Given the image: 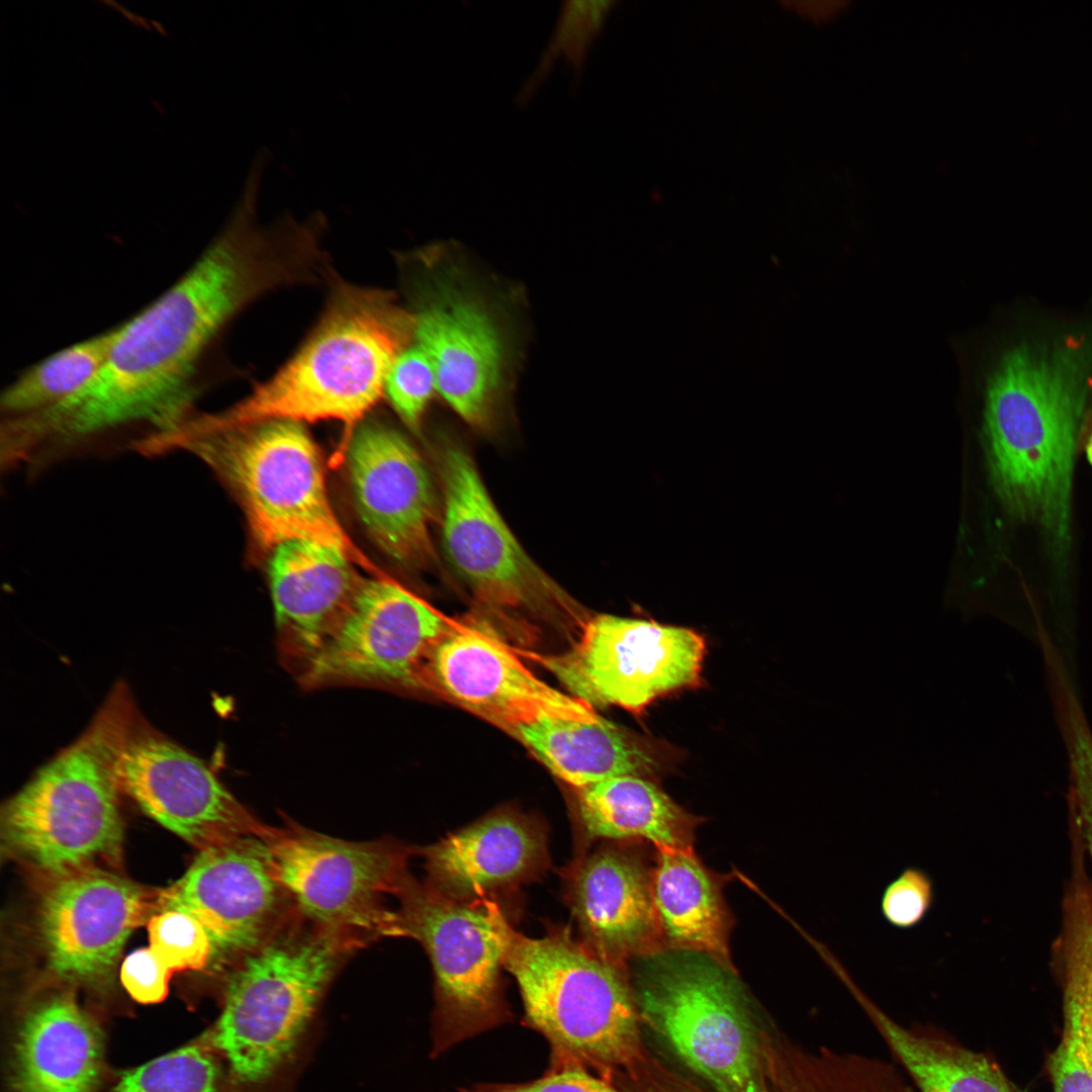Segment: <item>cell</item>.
<instances>
[{"label": "cell", "instance_id": "cell-29", "mask_svg": "<svg viewBox=\"0 0 1092 1092\" xmlns=\"http://www.w3.org/2000/svg\"><path fill=\"white\" fill-rule=\"evenodd\" d=\"M1051 965L1063 999L1078 1008L1084 1045L1092 1063V879L1088 877L1076 876L1066 883Z\"/></svg>", "mask_w": 1092, "mask_h": 1092}, {"label": "cell", "instance_id": "cell-2", "mask_svg": "<svg viewBox=\"0 0 1092 1092\" xmlns=\"http://www.w3.org/2000/svg\"><path fill=\"white\" fill-rule=\"evenodd\" d=\"M1089 388L1076 347H1019L992 374L984 412L989 479L1004 510L1038 526L1058 553L1070 543L1076 444Z\"/></svg>", "mask_w": 1092, "mask_h": 1092}, {"label": "cell", "instance_id": "cell-8", "mask_svg": "<svg viewBox=\"0 0 1092 1092\" xmlns=\"http://www.w3.org/2000/svg\"><path fill=\"white\" fill-rule=\"evenodd\" d=\"M358 945L285 925L236 965L213 1039L236 1078L268 1079L289 1057L345 957Z\"/></svg>", "mask_w": 1092, "mask_h": 1092}, {"label": "cell", "instance_id": "cell-28", "mask_svg": "<svg viewBox=\"0 0 1092 1092\" xmlns=\"http://www.w3.org/2000/svg\"><path fill=\"white\" fill-rule=\"evenodd\" d=\"M115 329L67 347L19 375L2 393L6 419L53 408L83 391L100 372Z\"/></svg>", "mask_w": 1092, "mask_h": 1092}, {"label": "cell", "instance_id": "cell-14", "mask_svg": "<svg viewBox=\"0 0 1092 1092\" xmlns=\"http://www.w3.org/2000/svg\"><path fill=\"white\" fill-rule=\"evenodd\" d=\"M450 626L392 578H364L335 631L296 679L307 690H424L426 664Z\"/></svg>", "mask_w": 1092, "mask_h": 1092}, {"label": "cell", "instance_id": "cell-39", "mask_svg": "<svg viewBox=\"0 0 1092 1092\" xmlns=\"http://www.w3.org/2000/svg\"><path fill=\"white\" fill-rule=\"evenodd\" d=\"M173 972L148 946L128 954L120 967V980L129 995L140 1003L162 1001L168 993Z\"/></svg>", "mask_w": 1092, "mask_h": 1092}, {"label": "cell", "instance_id": "cell-20", "mask_svg": "<svg viewBox=\"0 0 1092 1092\" xmlns=\"http://www.w3.org/2000/svg\"><path fill=\"white\" fill-rule=\"evenodd\" d=\"M344 553L294 540L271 551L269 584L281 663L296 678L335 631L363 579Z\"/></svg>", "mask_w": 1092, "mask_h": 1092}, {"label": "cell", "instance_id": "cell-35", "mask_svg": "<svg viewBox=\"0 0 1092 1092\" xmlns=\"http://www.w3.org/2000/svg\"><path fill=\"white\" fill-rule=\"evenodd\" d=\"M435 391L436 378L429 358L419 346L411 345L392 364L384 393L403 422L418 431Z\"/></svg>", "mask_w": 1092, "mask_h": 1092}, {"label": "cell", "instance_id": "cell-9", "mask_svg": "<svg viewBox=\"0 0 1092 1092\" xmlns=\"http://www.w3.org/2000/svg\"><path fill=\"white\" fill-rule=\"evenodd\" d=\"M399 936L419 940L435 974V1057L511 1019L505 1000V928L490 899L462 901L414 878L398 898Z\"/></svg>", "mask_w": 1092, "mask_h": 1092}, {"label": "cell", "instance_id": "cell-27", "mask_svg": "<svg viewBox=\"0 0 1092 1092\" xmlns=\"http://www.w3.org/2000/svg\"><path fill=\"white\" fill-rule=\"evenodd\" d=\"M577 792L578 817L589 838H642L657 849H692L698 818L654 780L618 776Z\"/></svg>", "mask_w": 1092, "mask_h": 1092}, {"label": "cell", "instance_id": "cell-33", "mask_svg": "<svg viewBox=\"0 0 1092 1092\" xmlns=\"http://www.w3.org/2000/svg\"><path fill=\"white\" fill-rule=\"evenodd\" d=\"M818 1092H914L890 1064L824 1050L809 1072Z\"/></svg>", "mask_w": 1092, "mask_h": 1092}, {"label": "cell", "instance_id": "cell-26", "mask_svg": "<svg viewBox=\"0 0 1092 1092\" xmlns=\"http://www.w3.org/2000/svg\"><path fill=\"white\" fill-rule=\"evenodd\" d=\"M652 890L663 943L731 966L730 914L720 885L693 849H658Z\"/></svg>", "mask_w": 1092, "mask_h": 1092}, {"label": "cell", "instance_id": "cell-23", "mask_svg": "<svg viewBox=\"0 0 1092 1092\" xmlns=\"http://www.w3.org/2000/svg\"><path fill=\"white\" fill-rule=\"evenodd\" d=\"M571 900L584 944L602 957L622 964L662 949L652 874L631 854L606 848L589 855L574 877Z\"/></svg>", "mask_w": 1092, "mask_h": 1092}, {"label": "cell", "instance_id": "cell-24", "mask_svg": "<svg viewBox=\"0 0 1092 1092\" xmlns=\"http://www.w3.org/2000/svg\"><path fill=\"white\" fill-rule=\"evenodd\" d=\"M550 771L581 789L605 779L655 778L669 768L672 748L598 715L594 719L543 716L513 732Z\"/></svg>", "mask_w": 1092, "mask_h": 1092}, {"label": "cell", "instance_id": "cell-38", "mask_svg": "<svg viewBox=\"0 0 1092 1092\" xmlns=\"http://www.w3.org/2000/svg\"><path fill=\"white\" fill-rule=\"evenodd\" d=\"M461 1092H624L611 1082L581 1068L546 1070L545 1074L525 1083L475 1084Z\"/></svg>", "mask_w": 1092, "mask_h": 1092}, {"label": "cell", "instance_id": "cell-21", "mask_svg": "<svg viewBox=\"0 0 1092 1092\" xmlns=\"http://www.w3.org/2000/svg\"><path fill=\"white\" fill-rule=\"evenodd\" d=\"M8 1092H99L102 1033L65 987L23 1012L13 1039Z\"/></svg>", "mask_w": 1092, "mask_h": 1092}, {"label": "cell", "instance_id": "cell-6", "mask_svg": "<svg viewBox=\"0 0 1092 1092\" xmlns=\"http://www.w3.org/2000/svg\"><path fill=\"white\" fill-rule=\"evenodd\" d=\"M195 454L232 490L260 547L313 541L344 553L376 578H388L356 546L329 498L316 444L301 423L271 421L231 430H207L189 418L148 437L140 452Z\"/></svg>", "mask_w": 1092, "mask_h": 1092}, {"label": "cell", "instance_id": "cell-13", "mask_svg": "<svg viewBox=\"0 0 1092 1092\" xmlns=\"http://www.w3.org/2000/svg\"><path fill=\"white\" fill-rule=\"evenodd\" d=\"M705 640L657 622L597 615L564 653L541 657L570 692L594 706L640 714L655 699L701 682Z\"/></svg>", "mask_w": 1092, "mask_h": 1092}, {"label": "cell", "instance_id": "cell-30", "mask_svg": "<svg viewBox=\"0 0 1092 1092\" xmlns=\"http://www.w3.org/2000/svg\"><path fill=\"white\" fill-rule=\"evenodd\" d=\"M219 1067L191 1044L124 1072L109 1092H217Z\"/></svg>", "mask_w": 1092, "mask_h": 1092}, {"label": "cell", "instance_id": "cell-40", "mask_svg": "<svg viewBox=\"0 0 1092 1092\" xmlns=\"http://www.w3.org/2000/svg\"><path fill=\"white\" fill-rule=\"evenodd\" d=\"M790 1092H818V1091H817V1089H816L810 1075L808 1074V1077H806L805 1079L796 1081L793 1088L790 1089Z\"/></svg>", "mask_w": 1092, "mask_h": 1092}, {"label": "cell", "instance_id": "cell-41", "mask_svg": "<svg viewBox=\"0 0 1092 1092\" xmlns=\"http://www.w3.org/2000/svg\"><path fill=\"white\" fill-rule=\"evenodd\" d=\"M1086 455H1087V458H1088V461H1089V463H1090V464H1091V466H1092V431H1091V433H1090V435H1089V437H1088V439H1087V443H1086Z\"/></svg>", "mask_w": 1092, "mask_h": 1092}, {"label": "cell", "instance_id": "cell-11", "mask_svg": "<svg viewBox=\"0 0 1092 1092\" xmlns=\"http://www.w3.org/2000/svg\"><path fill=\"white\" fill-rule=\"evenodd\" d=\"M420 284L415 340L429 358L441 397L465 422H493L512 380L514 343L503 310L461 263L440 249Z\"/></svg>", "mask_w": 1092, "mask_h": 1092}, {"label": "cell", "instance_id": "cell-15", "mask_svg": "<svg viewBox=\"0 0 1092 1092\" xmlns=\"http://www.w3.org/2000/svg\"><path fill=\"white\" fill-rule=\"evenodd\" d=\"M443 543L461 577L484 602L534 613L574 611V603L526 553L490 498L470 456H440Z\"/></svg>", "mask_w": 1092, "mask_h": 1092}, {"label": "cell", "instance_id": "cell-16", "mask_svg": "<svg viewBox=\"0 0 1092 1092\" xmlns=\"http://www.w3.org/2000/svg\"><path fill=\"white\" fill-rule=\"evenodd\" d=\"M119 783L149 817L200 850L243 836L271 837L196 755L159 731L136 710L121 754Z\"/></svg>", "mask_w": 1092, "mask_h": 1092}, {"label": "cell", "instance_id": "cell-5", "mask_svg": "<svg viewBox=\"0 0 1092 1092\" xmlns=\"http://www.w3.org/2000/svg\"><path fill=\"white\" fill-rule=\"evenodd\" d=\"M504 968L515 978L524 1024L550 1048L548 1070L585 1069L615 1083L643 1062L640 1015L622 964L557 928L540 938L505 928Z\"/></svg>", "mask_w": 1092, "mask_h": 1092}, {"label": "cell", "instance_id": "cell-18", "mask_svg": "<svg viewBox=\"0 0 1092 1092\" xmlns=\"http://www.w3.org/2000/svg\"><path fill=\"white\" fill-rule=\"evenodd\" d=\"M500 639L481 622L451 624L426 664L424 690L511 732L543 716L588 720L599 715L537 677Z\"/></svg>", "mask_w": 1092, "mask_h": 1092}, {"label": "cell", "instance_id": "cell-12", "mask_svg": "<svg viewBox=\"0 0 1092 1092\" xmlns=\"http://www.w3.org/2000/svg\"><path fill=\"white\" fill-rule=\"evenodd\" d=\"M159 895L103 868L38 882L30 932L44 974L66 988L108 983L131 932L159 912Z\"/></svg>", "mask_w": 1092, "mask_h": 1092}, {"label": "cell", "instance_id": "cell-1", "mask_svg": "<svg viewBox=\"0 0 1092 1092\" xmlns=\"http://www.w3.org/2000/svg\"><path fill=\"white\" fill-rule=\"evenodd\" d=\"M256 216L255 209L237 206L187 273L115 329L90 385L41 414L43 432L56 450L139 422L161 433L189 416L187 383L213 335L260 294L302 281L304 263L294 242L273 224L259 225Z\"/></svg>", "mask_w": 1092, "mask_h": 1092}, {"label": "cell", "instance_id": "cell-31", "mask_svg": "<svg viewBox=\"0 0 1092 1092\" xmlns=\"http://www.w3.org/2000/svg\"><path fill=\"white\" fill-rule=\"evenodd\" d=\"M1055 715L1068 755V820L1076 825L1092 863V732L1078 702L1063 704Z\"/></svg>", "mask_w": 1092, "mask_h": 1092}, {"label": "cell", "instance_id": "cell-17", "mask_svg": "<svg viewBox=\"0 0 1092 1092\" xmlns=\"http://www.w3.org/2000/svg\"><path fill=\"white\" fill-rule=\"evenodd\" d=\"M291 902L273 877L266 840L243 836L200 850L182 877L160 890L159 912L180 910L204 927L213 961L241 960L285 925Z\"/></svg>", "mask_w": 1092, "mask_h": 1092}, {"label": "cell", "instance_id": "cell-10", "mask_svg": "<svg viewBox=\"0 0 1092 1092\" xmlns=\"http://www.w3.org/2000/svg\"><path fill=\"white\" fill-rule=\"evenodd\" d=\"M265 840L273 877L312 927L359 946L399 936L397 909L387 899L398 901L414 878L403 845L347 841L291 824Z\"/></svg>", "mask_w": 1092, "mask_h": 1092}, {"label": "cell", "instance_id": "cell-32", "mask_svg": "<svg viewBox=\"0 0 1092 1092\" xmlns=\"http://www.w3.org/2000/svg\"><path fill=\"white\" fill-rule=\"evenodd\" d=\"M614 3L609 0L564 2L551 40L524 89V96L528 98L534 92L558 59H564L573 69L581 68L588 48Z\"/></svg>", "mask_w": 1092, "mask_h": 1092}, {"label": "cell", "instance_id": "cell-4", "mask_svg": "<svg viewBox=\"0 0 1092 1092\" xmlns=\"http://www.w3.org/2000/svg\"><path fill=\"white\" fill-rule=\"evenodd\" d=\"M413 312L380 289L339 284L300 349L272 377L224 412L192 417L207 430L271 421H341L348 442L384 393L387 374L415 340Z\"/></svg>", "mask_w": 1092, "mask_h": 1092}, {"label": "cell", "instance_id": "cell-34", "mask_svg": "<svg viewBox=\"0 0 1092 1092\" xmlns=\"http://www.w3.org/2000/svg\"><path fill=\"white\" fill-rule=\"evenodd\" d=\"M150 947L174 973L199 971L211 963L212 946L202 924L180 910H163L147 923Z\"/></svg>", "mask_w": 1092, "mask_h": 1092}, {"label": "cell", "instance_id": "cell-3", "mask_svg": "<svg viewBox=\"0 0 1092 1092\" xmlns=\"http://www.w3.org/2000/svg\"><path fill=\"white\" fill-rule=\"evenodd\" d=\"M136 709L128 687L116 682L82 734L3 803L2 852L37 883L87 869L119 868V769Z\"/></svg>", "mask_w": 1092, "mask_h": 1092}, {"label": "cell", "instance_id": "cell-22", "mask_svg": "<svg viewBox=\"0 0 1092 1092\" xmlns=\"http://www.w3.org/2000/svg\"><path fill=\"white\" fill-rule=\"evenodd\" d=\"M436 891L462 901L532 879L547 863L541 826L510 811H498L448 834L420 851Z\"/></svg>", "mask_w": 1092, "mask_h": 1092}, {"label": "cell", "instance_id": "cell-7", "mask_svg": "<svg viewBox=\"0 0 1092 1092\" xmlns=\"http://www.w3.org/2000/svg\"><path fill=\"white\" fill-rule=\"evenodd\" d=\"M640 1018L717 1092H765L750 1003L732 967L699 951L637 958Z\"/></svg>", "mask_w": 1092, "mask_h": 1092}, {"label": "cell", "instance_id": "cell-37", "mask_svg": "<svg viewBox=\"0 0 1092 1092\" xmlns=\"http://www.w3.org/2000/svg\"><path fill=\"white\" fill-rule=\"evenodd\" d=\"M1064 1028L1049 1059L1054 1092H1092V1063L1086 1052L1077 1006L1063 999Z\"/></svg>", "mask_w": 1092, "mask_h": 1092}, {"label": "cell", "instance_id": "cell-36", "mask_svg": "<svg viewBox=\"0 0 1092 1092\" xmlns=\"http://www.w3.org/2000/svg\"><path fill=\"white\" fill-rule=\"evenodd\" d=\"M935 901L934 881L919 867L904 868L883 890L880 908L892 927L907 930L919 925Z\"/></svg>", "mask_w": 1092, "mask_h": 1092}, {"label": "cell", "instance_id": "cell-19", "mask_svg": "<svg viewBox=\"0 0 1092 1092\" xmlns=\"http://www.w3.org/2000/svg\"><path fill=\"white\" fill-rule=\"evenodd\" d=\"M347 458L356 512L373 542L398 563L432 562L434 491L410 441L383 424H360L348 442Z\"/></svg>", "mask_w": 1092, "mask_h": 1092}, {"label": "cell", "instance_id": "cell-25", "mask_svg": "<svg viewBox=\"0 0 1092 1092\" xmlns=\"http://www.w3.org/2000/svg\"><path fill=\"white\" fill-rule=\"evenodd\" d=\"M834 975L850 992L919 1092H1021L985 1054L930 1028L906 1027L860 989L844 966Z\"/></svg>", "mask_w": 1092, "mask_h": 1092}]
</instances>
